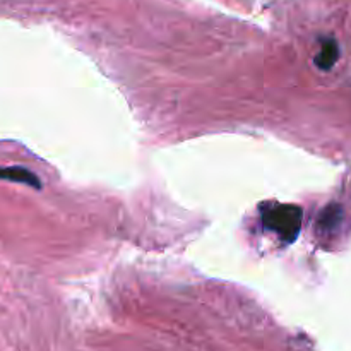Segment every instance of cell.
I'll return each mask as SVG.
<instances>
[{"mask_svg": "<svg viewBox=\"0 0 351 351\" xmlns=\"http://www.w3.org/2000/svg\"><path fill=\"white\" fill-rule=\"evenodd\" d=\"M263 221L266 228L290 243L300 232L302 209L291 204H267L263 208Z\"/></svg>", "mask_w": 351, "mask_h": 351, "instance_id": "6da1fadb", "label": "cell"}, {"mask_svg": "<svg viewBox=\"0 0 351 351\" xmlns=\"http://www.w3.org/2000/svg\"><path fill=\"white\" fill-rule=\"evenodd\" d=\"M0 178H2V180L17 182V184H26L33 189L41 187L40 178H38L33 171L26 170V168H21V167L0 168Z\"/></svg>", "mask_w": 351, "mask_h": 351, "instance_id": "7a4b0ae2", "label": "cell"}, {"mask_svg": "<svg viewBox=\"0 0 351 351\" xmlns=\"http://www.w3.org/2000/svg\"><path fill=\"white\" fill-rule=\"evenodd\" d=\"M336 58H338V48H336V43L335 41H328V43H324L321 55L315 58V62H317V65L321 69H329L335 64Z\"/></svg>", "mask_w": 351, "mask_h": 351, "instance_id": "3957f363", "label": "cell"}]
</instances>
